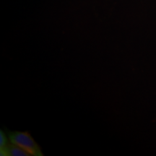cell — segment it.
I'll list each match as a JSON object with an SVG mask.
<instances>
[{
    "label": "cell",
    "instance_id": "7a4b0ae2",
    "mask_svg": "<svg viewBox=\"0 0 156 156\" xmlns=\"http://www.w3.org/2000/svg\"><path fill=\"white\" fill-rule=\"evenodd\" d=\"M1 155H10V156H28L30 155L28 152H26L23 148L19 146L11 143L7 146L4 151H1Z\"/></svg>",
    "mask_w": 156,
    "mask_h": 156
},
{
    "label": "cell",
    "instance_id": "6da1fadb",
    "mask_svg": "<svg viewBox=\"0 0 156 156\" xmlns=\"http://www.w3.org/2000/svg\"><path fill=\"white\" fill-rule=\"evenodd\" d=\"M9 140L11 143L28 152L30 155H42L40 148L28 132H12L9 134Z\"/></svg>",
    "mask_w": 156,
    "mask_h": 156
},
{
    "label": "cell",
    "instance_id": "3957f363",
    "mask_svg": "<svg viewBox=\"0 0 156 156\" xmlns=\"http://www.w3.org/2000/svg\"><path fill=\"white\" fill-rule=\"evenodd\" d=\"M8 145L7 142V138L2 131L0 132V149L1 151H4L7 146Z\"/></svg>",
    "mask_w": 156,
    "mask_h": 156
}]
</instances>
